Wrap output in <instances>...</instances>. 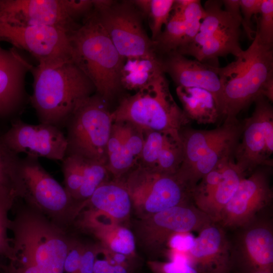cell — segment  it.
Wrapping results in <instances>:
<instances>
[{"label":"cell","mask_w":273,"mask_h":273,"mask_svg":"<svg viewBox=\"0 0 273 273\" xmlns=\"http://www.w3.org/2000/svg\"><path fill=\"white\" fill-rule=\"evenodd\" d=\"M255 34L261 42L273 47V1L262 0Z\"/></svg>","instance_id":"836d02e7"},{"label":"cell","mask_w":273,"mask_h":273,"mask_svg":"<svg viewBox=\"0 0 273 273\" xmlns=\"http://www.w3.org/2000/svg\"><path fill=\"white\" fill-rule=\"evenodd\" d=\"M70 32L50 26L30 25L0 21V41L31 54L38 64L72 59Z\"/></svg>","instance_id":"7c38bea8"},{"label":"cell","mask_w":273,"mask_h":273,"mask_svg":"<svg viewBox=\"0 0 273 273\" xmlns=\"http://www.w3.org/2000/svg\"><path fill=\"white\" fill-rule=\"evenodd\" d=\"M161 57L163 72L167 73L176 87H197L210 92L223 116L222 88L218 66L185 57L176 51Z\"/></svg>","instance_id":"9a60e30c"},{"label":"cell","mask_w":273,"mask_h":273,"mask_svg":"<svg viewBox=\"0 0 273 273\" xmlns=\"http://www.w3.org/2000/svg\"><path fill=\"white\" fill-rule=\"evenodd\" d=\"M246 174L236 165L233 158L229 160L222 178L213 191L206 197L195 203L214 222L218 223L225 206L235 193L241 179Z\"/></svg>","instance_id":"cb8c5ba5"},{"label":"cell","mask_w":273,"mask_h":273,"mask_svg":"<svg viewBox=\"0 0 273 273\" xmlns=\"http://www.w3.org/2000/svg\"><path fill=\"white\" fill-rule=\"evenodd\" d=\"M85 244L72 239L64 265V273H76L81 261Z\"/></svg>","instance_id":"74e56055"},{"label":"cell","mask_w":273,"mask_h":273,"mask_svg":"<svg viewBox=\"0 0 273 273\" xmlns=\"http://www.w3.org/2000/svg\"><path fill=\"white\" fill-rule=\"evenodd\" d=\"M212 222L196 206L186 203L139 218L134 222L133 233L142 248L154 254L165 249L173 235L199 232Z\"/></svg>","instance_id":"9c48e42d"},{"label":"cell","mask_w":273,"mask_h":273,"mask_svg":"<svg viewBox=\"0 0 273 273\" xmlns=\"http://www.w3.org/2000/svg\"><path fill=\"white\" fill-rule=\"evenodd\" d=\"M145 132L126 122H113L107 146V167L114 179L122 177L139 163Z\"/></svg>","instance_id":"ac0fdd59"},{"label":"cell","mask_w":273,"mask_h":273,"mask_svg":"<svg viewBox=\"0 0 273 273\" xmlns=\"http://www.w3.org/2000/svg\"><path fill=\"white\" fill-rule=\"evenodd\" d=\"M242 130V122L238 119H224L221 125L212 129L181 128L179 133L183 144L184 157L176 175L179 176L184 174L217 144Z\"/></svg>","instance_id":"7402d4cb"},{"label":"cell","mask_w":273,"mask_h":273,"mask_svg":"<svg viewBox=\"0 0 273 273\" xmlns=\"http://www.w3.org/2000/svg\"><path fill=\"white\" fill-rule=\"evenodd\" d=\"M132 4L114 1L93 13L125 59L157 55L155 42L145 31L140 12Z\"/></svg>","instance_id":"30bf717a"},{"label":"cell","mask_w":273,"mask_h":273,"mask_svg":"<svg viewBox=\"0 0 273 273\" xmlns=\"http://www.w3.org/2000/svg\"><path fill=\"white\" fill-rule=\"evenodd\" d=\"M16 199L14 193L0 192V257H6L9 260L13 257V251L11 239L8 236L11 220L8 214Z\"/></svg>","instance_id":"4dcf8cb0"},{"label":"cell","mask_w":273,"mask_h":273,"mask_svg":"<svg viewBox=\"0 0 273 273\" xmlns=\"http://www.w3.org/2000/svg\"><path fill=\"white\" fill-rule=\"evenodd\" d=\"M164 73L157 54L126 59L121 71V85L138 91Z\"/></svg>","instance_id":"4316f807"},{"label":"cell","mask_w":273,"mask_h":273,"mask_svg":"<svg viewBox=\"0 0 273 273\" xmlns=\"http://www.w3.org/2000/svg\"><path fill=\"white\" fill-rule=\"evenodd\" d=\"M111 114L113 122H128L144 131L180 130L190 121L172 97L164 73L122 99Z\"/></svg>","instance_id":"277c9868"},{"label":"cell","mask_w":273,"mask_h":273,"mask_svg":"<svg viewBox=\"0 0 273 273\" xmlns=\"http://www.w3.org/2000/svg\"><path fill=\"white\" fill-rule=\"evenodd\" d=\"M21 159L9 148L0 133V192L13 193L17 198L16 185Z\"/></svg>","instance_id":"f1b7e54d"},{"label":"cell","mask_w":273,"mask_h":273,"mask_svg":"<svg viewBox=\"0 0 273 273\" xmlns=\"http://www.w3.org/2000/svg\"><path fill=\"white\" fill-rule=\"evenodd\" d=\"M81 206V209L104 214L119 224L128 219L132 209L126 189L120 180L115 179L101 185L88 199L82 202Z\"/></svg>","instance_id":"603a6c76"},{"label":"cell","mask_w":273,"mask_h":273,"mask_svg":"<svg viewBox=\"0 0 273 273\" xmlns=\"http://www.w3.org/2000/svg\"><path fill=\"white\" fill-rule=\"evenodd\" d=\"M262 2V0H240L241 25L247 36L252 40L255 37V31L252 29L251 19L253 16L260 13Z\"/></svg>","instance_id":"d590c367"},{"label":"cell","mask_w":273,"mask_h":273,"mask_svg":"<svg viewBox=\"0 0 273 273\" xmlns=\"http://www.w3.org/2000/svg\"><path fill=\"white\" fill-rule=\"evenodd\" d=\"M144 14L148 15L150 5V0H135L131 1Z\"/></svg>","instance_id":"7bdbcfd3"},{"label":"cell","mask_w":273,"mask_h":273,"mask_svg":"<svg viewBox=\"0 0 273 273\" xmlns=\"http://www.w3.org/2000/svg\"><path fill=\"white\" fill-rule=\"evenodd\" d=\"M31 64L15 48L0 52V118L17 112L25 98V80Z\"/></svg>","instance_id":"44dd1931"},{"label":"cell","mask_w":273,"mask_h":273,"mask_svg":"<svg viewBox=\"0 0 273 273\" xmlns=\"http://www.w3.org/2000/svg\"><path fill=\"white\" fill-rule=\"evenodd\" d=\"M2 49H1V48H0V52H1V51H2Z\"/></svg>","instance_id":"bcb514c9"},{"label":"cell","mask_w":273,"mask_h":273,"mask_svg":"<svg viewBox=\"0 0 273 273\" xmlns=\"http://www.w3.org/2000/svg\"><path fill=\"white\" fill-rule=\"evenodd\" d=\"M174 0H150L148 15L151 18L152 38L155 41L171 15Z\"/></svg>","instance_id":"d6a6232c"},{"label":"cell","mask_w":273,"mask_h":273,"mask_svg":"<svg viewBox=\"0 0 273 273\" xmlns=\"http://www.w3.org/2000/svg\"><path fill=\"white\" fill-rule=\"evenodd\" d=\"M272 166H260L243 178L224 208L218 222L226 228H242L271 201L270 176Z\"/></svg>","instance_id":"4fadbf2b"},{"label":"cell","mask_w":273,"mask_h":273,"mask_svg":"<svg viewBox=\"0 0 273 273\" xmlns=\"http://www.w3.org/2000/svg\"><path fill=\"white\" fill-rule=\"evenodd\" d=\"M237 241V255L253 273H271L273 231L270 222L255 219L242 227Z\"/></svg>","instance_id":"ffe728a7"},{"label":"cell","mask_w":273,"mask_h":273,"mask_svg":"<svg viewBox=\"0 0 273 273\" xmlns=\"http://www.w3.org/2000/svg\"><path fill=\"white\" fill-rule=\"evenodd\" d=\"M64 9L68 17L74 21V19L85 16L87 17L93 11V0H61Z\"/></svg>","instance_id":"8d00e7d4"},{"label":"cell","mask_w":273,"mask_h":273,"mask_svg":"<svg viewBox=\"0 0 273 273\" xmlns=\"http://www.w3.org/2000/svg\"><path fill=\"white\" fill-rule=\"evenodd\" d=\"M100 254H102L111 265H123L133 269L136 258L115 252L104 248L100 245Z\"/></svg>","instance_id":"ab89813d"},{"label":"cell","mask_w":273,"mask_h":273,"mask_svg":"<svg viewBox=\"0 0 273 273\" xmlns=\"http://www.w3.org/2000/svg\"><path fill=\"white\" fill-rule=\"evenodd\" d=\"M110 174L105 163L84 158L83 181L76 198L78 202L88 199Z\"/></svg>","instance_id":"f546056e"},{"label":"cell","mask_w":273,"mask_h":273,"mask_svg":"<svg viewBox=\"0 0 273 273\" xmlns=\"http://www.w3.org/2000/svg\"><path fill=\"white\" fill-rule=\"evenodd\" d=\"M183 157L179 130L145 131L139 164L159 172L174 174L181 165Z\"/></svg>","instance_id":"d6986e66"},{"label":"cell","mask_w":273,"mask_h":273,"mask_svg":"<svg viewBox=\"0 0 273 273\" xmlns=\"http://www.w3.org/2000/svg\"><path fill=\"white\" fill-rule=\"evenodd\" d=\"M9 148L17 154L62 161L66 155L67 140L60 128L48 124H31L15 120L3 134Z\"/></svg>","instance_id":"5bb4252c"},{"label":"cell","mask_w":273,"mask_h":273,"mask_svg":"<svg viewBox=\"0 0 273 273\" xmlns=\"http://www.w3.org/2000/svg\"><path fill=\"white\" fill-rule=\"evenodd\" d=\"M199 232L191 247L178 258L206 273H228L232 250L222 228L213 222Z\"/></svg>","instance_id":"e0dca14e"},{"label":"cell","mask_w":273,"mask_h":273,"mask_svg":"<svg viewBox=\"0 0 273 273\" xmlns=\"http://www.w3.org/2000/svg\"><path fill=\"white\" fill-rule=\"evenodd\" d=\"M222 3L225 11L234 18L242 21L240 0H223Z\"/></svg>","instance_id":"60d3db41"},{"label":"cell","mask_w":273,"mask_h":273,"mask_svg":"<svg viewBox=\"0 0 273 273\" xmlns=\"http://www.w3.org/2000/svg\"><path fill=\"white\" fill-rule=\"evenodd\" d=\"M32 94L30 97L40 123L59 128L96 89L81 69L69 60L54 64L31 65Z\"/></svg>","instance_id":"6da1fadb"},{"label":"cell","mask_w":273,"mask_h":273,"mask_svg":"<svg viewBox=\"0 0 273 273\" xmlns=\"http://www.w3.org/2000/svg\"><path fill=\"white\" fill-rule=\"evenodd\" d=\"M172 11L164 30L154 41L156 50L162 55L176 51L185 42L187 24L183 12Z\"/></svg>","instance_id":"83f0119b"},{"label":"cell","mask_w":273,"mask_h":273,"mask_svg":"<svg viewBox=\"0 0 273 273\" xmlns=\"http://www.w3.org/2000/svg\"><path fill=\"white\" fill-rule=\"evenodd\" d=\"M176 93L190 120L208 124L216 122L222 117L214 98L208 91L197 87H176Z\"/></svg>","instance_id":"484cf974"},{"label":"cell","mask_w":273,"mask_h":273,"mask_svg":"<svg viewBox=\"0 0 273 273\" xmlns=\"http://www.w3.org/2000/svg\"><path fill=\"white\" fill-rule=\"evenodd\" d=\"M77 224L82 230L93 234L104 248L136 258L135 237L127 227L115 223L77 222Z\"/></svg>","instance_id":"d4e9b609"},{"label":"cell","mask_w":273,"mask_h":273,"mask_svg":"<svg viewBox=\"0 0 273 273\" xmlns=\"http://www.w3.org/2000/svg\"><path fill=\"white\" fill-rule=\"evenodd\" d=\"M62 161L64 188L76 200L83 181L84 158L75 155H66Z\"/></svg>","instance_id":"1f68e13d"},{"label":"cell","mask_w":273,"mask_h":273,"mask_svg":"<svg viewBox=\"0 0 273 273\" xmlns=\"http://www.w3.org/2000/svg\"><path fill=\"white\" fill-rule=\"evenodd\" d=\"M0 21L53 26L70 32L78 27L67 15L61 0H0Z\"/></svg>","instance_id":"2e32d148"},{"label":"cell","mask_w":273,"mask_h":273,"mask_svg":"<svg viewBox=\"0 0 273 273\" xmlns=\"http://www.w3.org/2000/svg\"><path fill=\"white\" fill-rule=\"evenodd\" d=\"M83 25L70 33L71 56L104 100L122 87L121 71L125 59L120 55L107 32L92 12Z\"/></svg>","instance_id":"3957f363"},{"label":"cell","mask_w":273,"mask_h":273,"mask_svg":"<svg viewBox=\"0 0 273 273\" xmlns=\"http://www.w3.org/2000/svg\"><path fill=\"white\" fill-rule=\"evenodd\" d=\"M139 218L188 203L192 192L176 174L159 172L138 164L119 179Z\"/></svg>","instance_id":"8992f818"},{"label":"cell","mask_w":273,"mask_h":273,"mask_svg":"<svg viewBox=\"0 0 273 273\" xmlns=\"http://www.w3.org/2000/svg\"><path fill=\"white\" fill-rule=\"evenodd\" d=\"M251 116L242 122V131L233 155L236 165L247 175L260 166H272L273 107L265 97L254 102Z\"/></svg>","instance_id":"8fae6325"},{"label":"cell","mask_w":273,"mask_h":273,"mask_svg":"<svg viewBox=\"0 0 273 273\" xmlns=\"http://www.w3.org/2000/svg\"><path fill=\"white\" fill-rule=\"evenodd\" d=\"M224 119H237L259 96L273 101V49L255 34L251 45L235 61L218 67Z\"/></svg>","instance_id":"7a4b0ae2"},{"label":"cell","mask_w":273,"mask_h":273,"mask_svg":"<svg viewBox=\"0 0 273 273\" xmlns=\"http://www.w3.org/2000/svg\"><path fill=\"white\" fill-rule=\"evenodd\" d=\"M147 264L153 273H206L185 259L150 260Z\"/></svg>","instance_id":"e575fe53"},{"label":"cell","mask_w":273,"mask_h":273,"mask_svg":"<svg viewBox=\"0 0 273 273\" xmlns=\"http://www.w3.org/2000/svg\"><path fill=\"white\" fill-rule=\"evenodd\" d=\"M16 191L18 198L24 199L29 207L61 228L79 213L81 202L44 169L38 158L26 156L21 159Z\"/></svg>","instance_id":"5b68a950"},{"label":"cell","mask_w":273,"mask_h":273,"mask_svg":"<svg viewBox=\"0 0 273 273\" xmlns=\"http://www.w3.org/2000/svg\"><path fill=\"white\" fill-rule=\"evenodd\" d=\"M0 273H5V272L0 268Z\"/></svg>","instance_id":"f6af8a7d"},{"label":"cell","mask_w":273,"mask_h":273,"mask_svg":"<svg viewBox=\"0 0 273 273\" xmlns=\"http://www.w3.org/2000/svg\"><path fill=\"white\" fill-rule=\"evenodd\" d=\"M99 254H100V246L99 243L85 245L80 265L76 273H93L94 264Z\"/></svg>","instance_id":"f35d334b"},{"label":"cell","mask_w":273,"mask_h":273,"mask_svg":"<svg viewBox=\"0 0 273 273\" xmlns=\"http://www.w3.org/2000/svg\"><path fill=\"white\" fill-rule=\"evenodd\" d=\"M105 100L93 95L75 110L66 124V155L107 164V146L113 121Z\"/></svg>","instance_id":"ba28073f"},{"label":"cell","mask_w":273,"mask_h":273,"mask_svg":"<svg viewBox=\"0 0 273 273\" xmlns=\"http://www.w3.org/2000/svg\"><path fill=\"white\" fill-rule=\"evenodd\" d=\"M132 269L120 265H111L107 273H132Z\"/></svg>","instance_id":"ee69618b"},{"label":"cell","mask_w":273,"mask_h":273,"mask_svg":"<svg viewBox=\"0 0 273 273\" xmlns=\"http://www.w3.org/2000/svg\"><path fill=\"white\" fill-rule=\"evenodd\" d=\"M111 264L106 259H96L93 267V273H107Z\"/></svg>","instance_id":"b9f144b4"},{"label":"cell","mask_w":273,"mask_h":273,"mask_svg":"<svg viewBox=\"0 0 273 273\" xmlns=\"http://www.w3.org/2000/svg\"><path fill=\"white\" fill-rule=\"evenodd\" d=\"M222 7V1H206L203 7L205 15L197 34L176 52L215 66L218 57L230 54L238 56L243 51L240 44L242 22Z\"/></svg>","instance_id":"52a82bcc"}]
</instances>
